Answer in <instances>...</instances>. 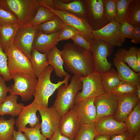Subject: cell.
Instances as JSON below:
<instances>
[{"label":"cell","instance_id":"obj_1","mask_svg":"<svg viewBox=\"0 0 140 140\" xmlns=\"http://www.w3.org/2000/svg\"><path fill=\"white\" fill-rule=\"evenodd\" d=\"M61 51L64 67L73 75L80 78L94 72V61L90 50L68 43L64 45Z\"/></svg>","mask_w":140,"mask_h":140},{"label":"cell","instance_id":"obj_2","mask_svg":"<svg viewBox=\"0 0 140 140\" xmlns=\"http://www.w3.org/2000/svg\"><path fill=\"white\" fill-rule=\"evenodd\" d=\"M54 69L48 65L38 77V82L34 96L33 101L40 107L47 108L50 97L61 85H68V81L70 75L68 74L62 81L56 83H52L50 80L51 73Z\"/></svg>","mask_w":140,"mask_h":140},{"label":"cell","instance_id":"obj_3","mask_svg":"<svg viewBox=\"0 0 140 140\" xmlns=\"http://www.w3.org/2000/svg\"><path fill=\"white\" fill-rule=\"evenodd\" d=\"M82 87L79 78L73 75L68 86L62 85L57 89V97L52 106L58 111L61 118L72 109L76 94L82 89Z\"/></svg>","mask_w":140,"mask_h":140},{"label":"cell","instance_id":"obj_4","mask_svg":"<svg viewBox=\"0 0 140 140\" xmlns=\"http://www.w3.org/2000/svg\"><path fill=\"white\" fill-rule=\"evenodd\" d=\"M3 50L8 58V67L11 79L17 73L35 76L30 60L18 48L13 44L6 47Z\"/></svg>","mask_w":140,"mask_h":140},{"label":"cell","instance_id":"obj_5","mask_svg":"<svg viewBox=\"0 0 140 140\" xmlns=\"http://www.w3.org/2000/svg\"><path fill=\"white\" fill-rule=\"evenodd\" d=\"M14 83L10 87V94L19 95L23 101H26L34 96L38 79L35 76L25 73H17L12 77Z\"/></svg>","mask_w":140,"mask_h":140},{"label":"cell","instance_id":"obj_6","mask_svg":"<svg viewBox=\"0 0 140 140\" xmlns=\"http://www.w3.org/2000/svg\"><path fill=\"white\" fill-rule=\"evenodd\" d=\"M9 11L16 16L20 26L28 24L35 16L40 0H6Z\"/></svg>","mask_w":140,"mask_h":140},{"label":"cell","instance_id":"obj_7","mask_svg":"<svg viewBox=\"0 0 140 140\" xmlns=\"http://www.w3.org/2000/svg\"><path fill=\"white\" fill-rule=\"evenodd\" d=\"M79 78L82 83V90L76 93L74 104L88 98L96 97L105 93L100 74L93 72Z\"/></svg>","mask_w":140,"mask_h":140},{"label":"cell","instance_id":"obj_8","mask_svg":"<svg viewBox=\"0 0 140 140\" xmlns=\"http://www.w3.org/2000/svg\"><path fill=\"white\" fill-rule=\"evenodd\" d=\"M90 43V50L94 61L93 72L100 74L109 71L111 68V64L108 61L107 57L112 53L113 48L98 39H94Z\"/></svg>","mask_w":140,"mask_h":140},{"label":"cell","instance_id":"obj_9","mask_svg":"<svg viewBox=\"0 0 140 140\" xmlns=\"http://www.w3.org/2000/svg\"><path fill=\"white\" fill-rule=\"evenodd\" d=\"M45 7L54 12L66 24L75 28L78 32L89 43L94 39L92 34L93 30L86 19L80 18L65 11L58 10L48 7Z\"/></svg>","mask_w":140,"mask_h":140},{"label":"cell","instance_id":"obj_10","mask_svg":"<svg viewBox=\"0 0 140 140\" xmlns=\"http://www.w3.org/2000/svg\"><path fill=\"white\" fill-rule=\"evenodd\" d=\"M38 31L37 26H20L15 35L13 45L30 60L34 40Z\"/></svg>","mask_w":140,"mask_h":140},{"label":"cell","instance_id":"obj_11","mask_svg":"<svg viewBox=\"0 0 140 140\" xmlns=\"http://www.w3.org/2000/svg\"><path fill=\"white\" fill-rule=\"evenodd\" d=\"M88 14L86 19L93 30L101 29L110 22L106 18L103 0H86Z\"/></svg>","mask_w":140,"mask_h":140},{"label":"cell","instance_id":"obj_12","mask_svg":"<svg viewBox=\"0 0 140 140\" xmlns=\"http://www.w3.org/2000/svg\"><path fill=\"white\" fill-rule=\"evenodd\" d=\"M38 111L41 119V131L46 138H50L59 128L61 118L60 114L53 106L50 108L40 107Z\"/></svg>","mask_w":140,"mask_h":140},{"label":"cell","instance_id":"obj_13","mask_svg":"<svg viewBox=\"0 0 140 140\" xmlns=\"http://www.w3.org/2000/svg\"><path fill=\"white\" fill-rule=\"evenodd\" d=\"M94 103L96 111V120L105 117H114L117 112L118 97L110 93H105L95 97Z\"/></svg>","mask_w":140,"mask_h":140},{"label":"cell","instance_id":"obj_14","mask_svg":"<svg viewBox=\"0 0 140 140\" xmlns=\"http://www.w3.org/2000/svg\"><path fill=\"white\" fill-rule=\"evenodd\" d=\"M120 23L115 21L110 22L101 29L93 30L94 39L100 40L111 48L119 47L123 45L119 36Z\"/></svg>","mask_w":140,"mask_h":140},{"label":"cell","instance_id":"obj_15","mask_svg":"<svg viewBox=\"0 0 140 140\" xmlns=\"http://www.w3.org/2000/svg\"><path fill=\"white\" fill-rule=\"evenodd\" d=\"M94 99L88 98L77 103L72 108L81 124L93 125L96 121V111L94 104Z\"/></svg>","mask_w":140,"mask_h":140},{"label":"cell","instance_id":"obj_16","mask_svg":"<svg viewBox=\"0 0 140 140\" xmlns=\"http://www.w3.org/2000/svg\"><path fill=\"white\" fill-rule=\"evenodd\" d=\"M93 125L98 135H112L121 133L127 130L124 122L116 120L113 116L101 118L96 120Z\"/></svg>","mask_w":140,"mask_h":140},{"label":"cell","instance_id":"obj_17","mask_svg":"<svg viewBox=\"0 0 140 140\" xmlns=\"http://www.w3.org/2000/svg\"><path fill=\"white\" fill-rule=\"evenodd\" d=\"M114 55L113 62L117 69L121 81L131 83L136 86L140 85V74L134 72L127 65L123 59L121 48Z\"/></svg>","mask_w":140,"mask_h":140},{"label":"cell","instance_id":"obj_18","mask_svg":"<svg viewBox=\"0 0 140 140\" xmlns=\"http://www.w3.org/2000/svg\"><path fill=\"white\" fill-rule=\"evenodd\" d=\"M40 107L34 101L27 106H23L15 121L18 131L22 132L27 124H29L31 128H33L39 122L36 114Z\"/></svg>","mask_w":140,"mask_h":140},{"label":"cell","instance_id":"obj_19","mask_svg":"<svg viewBox=\"0 0 140 140\" xmlns=\"http://www.w3.org/2000/svg\"><path fill=\"white\" fill-rule=\"evenodd\" d=\"M53 3L54 9L65 11L86 19L88 11L85 0H68L64 2L63 0H53Z\"/></svg>","mask_w":140,"mask_h":140},{"label":"cell","instance_id":"obj_20","mask_svg":"<svg viewBox=\"0 0 140 140\" xmlns=\"http://www.w3.org/2000/svg\"><path fill=\"white\" fill-rule=\"evenodd\" d=\"M81 125L75 113L71 109L61 118L59 128L62 135L74 140Z\"/></svg>","mask_w":140,"mask_h":140},{"label":"cell","instance_id":"obj_21","mask_svg":"<svg viewBox=\"0 0 140 140\" xmlns=\"http://www.w3.org/2000/svg\"><path fill=\"white\" fill-rule=\"evenodd\" d=\"M118 97V104L117 112L113 117L117 121L124 122L134 107L139 102L136 92Z\"/></svg>","mask_w":140,"mask_h":140},{"label":"cell","instance_id":"obj_22","mask_svg":"<svg viewBox=\"0 0 140 140\" xmlns=\"http://www.w3.org/2000/svg\"><path fill=\"white\" fill-rule=\"evenodd\" d=\"M61 31L54 33L47 34L38 30L34 40L32 49L37 50L41 53H47L58 44Z\"/></svg>","mask_w":140,"mask_h":140},{"label":"cell","instance_id":"obj_23","mask_svg":"<svg viewBox=\"0 0 140 140\" xmlns=\"http://www.w3.org/2000/svg\"><path fill=\"white\" fill-rule=\"evenodd\" d=\"M46 57L49 65L53 67L56 76L62 78L68 74L64 69V62L61 57V51L56 46L47 53Z\"/></svg>","mask_w":140,"mask_h":140},{"label":"cell","instance_id":"obj_24","mask_svg":"<svg viewBox=\"0 0 140 140\" xmlns=\"http://www.w3.org/2000/svg\"><path fill=\"white\" fill-rule=\"evenodd\" d=\"M17 95L10 94L7 96L4 101L0 104V115H10L12 117L18 116L24 106L22 103H18Z\"/></svg>","mask_w":140,"mask_h":140},{"label":"cell","instance_id":"obj_25","mask_svg":"<svg viewBox=\"0 0 140 140\" xmlns=\"http://www.w3.org/2000/svg\"><path fill=\"white\" fill-rule=\"evenodd\" d=\"M20 26L19 23L0 26V44L3 50L13 44L15 35Z\"/></svg>","mask_w":140,"mask_h":140},{"label":"cell","instance_id":"obj_26","mask_svg":"<svg viewBox=\"0 0 140 140\" xmlns=\"http://www.w3.org/2000/svg\"><path fill=\"white\" fill-rule=\"evenodd\" d=\"M124 122L127 125L128 132L134 137L140 128V101L134 107Z\"/></svg>","mask_w":140,"mask_h":140},{"label":"cell","instance_id":"obj_27","mask_svg":"<svg viewBox=\"0 0 140 140\" xmlns=\"http://www.w3.org/2000/svg\"><path fill=\"white\" fill-rule=\"evenodd\" d=\"M100 75L105 93H109L114 89L118 85L121 81L117 71L112 68L109 71L102 73Z\"/></svg>","mask_w":140,"mask_h":140},{"label":"cell","instance_id":"obj_28","mask_svg":"<svg viewBox=\"0 0 140 140\" xmlns=\"http://www.w3.org/2000/svg\"><path fill=\"white\" fill-rule=\"evenodd\" d=\"M46 53H41L33 49L30 61L36 76L38 78L49 65Z\"/></svg>","mask_w":140,"mask_h":140},{"label":"cell","instance_id":"obj_29","mask_svg":"<svg viewBox=\"0 0 140 140\" xmlns=\"http://www.w3.org/2000/svg\"><path fill=\"white\" fill-rule=\"evenodd\" d=\"M66 25L59 17L56 16L52 20L39 24L37 27L39 31L43 33L50 34L61 30Z\"/></svg>","mask_w":140,"mask_h":140},{"label":"cell","instance_id":"obj_30","mask_svg":"<svg viewBox=\"0 0 140 140\" xmlns=\"http://www.w3.org/2000/svg\"><path fill=\"white\" fill-rule=\"evenodd\" d=\"M56 16L50 10L40 5L35 16L27 25L36 27L42 23L52 20Z\"/></svg>","mask_w":140,"mask_h":140},{"label":"cell","instance_id":"obj_31","mask_svg":"<svg viewBox=\"0 0 140 140\" xmlns=\"http://www.w3.org/2000/svg\"><path fill=\"white\" fill-rule=\"evenodd\" d=\"M125 20L134 26L140 25V0H131Z\"/></svg>","mask_w":140,"mask_h":140},{"label":"cell","instance_id":"obj_32","mask_svg":"<svg viewBox=\"0 0 140 140\" xmlns=\"http://www.w3.org/2000/svg\"><path fill=\"white\" fill-rule=\"evenodd\" d=\"M15 121L13 117L8 120L0 117V140H12Z\"/></svg>","mask_w":140,"mask_h":140},{"label":"cell","instance_id":"obj_33","mask_svg":"<svg viewBox=\"0 0 140 140\" xmlns=\"http://www.w3.org/2000/svg\"><path fill=\"white\" fill-rule=\"evenodd\" d=\"M98 135L93 125L82 124L74 140H94Z\"/></svg>","mask_w":140,"mask_h":140},{"label":"cell","instance_id":"obj_34","mask_svg":"<svg viewBox=\"0 0 140 140\" xmlns=\"http://www.w3.org/2000/svg\"><path fill=\"white\" fill-rule=\"evenodd\" d=\"M123 60L127 63L133 71L137 73L136 67V55L138 48L133 46L128 50L123 48H121Z\"/></svg>","mask_w":140,"mask_h":140},{"label":"cell","instance_id":"obj_35","mask_svg":"<svg viewBox=\"0 0 140 140\" xmlns=\"http://www.w3.org/2000/svg\"><path fill=\"white\" fill-rule=\"evenodd\" d=\"M136 86L131 83L121 81L118 85L109 93L118 96L136 92Z\"/></svg>","mask_w":140,"mask_h":140},{"label":"cell","instance_id":"obj_36","mask_svg":"<svg viewBox=\"0 0 140 140\" xmlns=\"http://www.w3.org/2000/svg\"><path fill=\"white\" fill-rule=\"evenodd\" d=\"M131 0H116L115 21L120 23L125 20L129 4Z\"/></svg>","mask_w":140,"mask_h":140},{"label":"cell","instance_id":"obj_37","mask_svg":"<svg viewBox=\"0 0 140 140\" xmlns=\"http://www.w3.org/2000/svg\"><path fill=\"white\" fill-rule=\"evenodd\" d=\"M18 23L17 17L13 12L0 8V26Z\"/></svg>","mask_w":140,"mask_h":140},{"label":"cell","instance_id":"obj_38","mask_svg":"<svg viewBox=\"0 0 140 140\" xmlns=\"http://www.w3.org/2000/svg\"><path fill=\"white\" fill-rule=\"evenodd\" d=\"M40 127L41 123L39 122L33 128L25 127L22 131L24 133L29 140H46V138L40 132Z\"/></svg>","mask_w":140,"mask_h":140},{"label":"cell","instance_id":"obj_39","mask_svg":"<svg viewBox=\"0 0 140 140\" xmlns=\"http://www.w3.org/2000/svg\"><path fill=\"white\" fill-rule=\"evenodd\" d=\"M104 12L110 22L115 21L116 11V0H103Z\"/></svg>","mask_w":140,"mask_h":140},{"label":"cell","instance_id":"obj_40","mask_svg":"<svg viewBox=\"0 0 140 140\" xmlns=\"http://www.w3.org/2000/svg\"><path fill=\"white\" fill-rule=\"evenodd\" d=\"M8 58L0 44V75L5 81L11 79L9 73L7 65Z\"/></svg>","mask_w":140,"mask_h":140},{"label":"cell","instance_id":"obj_41","mask_svg":"<svg viewBox=\"0 0 140 140\" xmlns=\"http://www.w3.org/2000/svg\"><path fill=\"white\" fill-rule=\"evenodd\" d=\"M134 29V26L125 20L120 23L119 36L122 43L124 41L126 38L131 39Z\"/></svg>","mask_w":140,"mask_h":140},{"label":"cell","instance_id":"obj_42","mask_svg":"<svg viewBox=\"0 0 140 140\" xmlns=\"http://www.w3.org/2000/svg\"><path fill=\"white\" fill-rule=\"evenodd\" d=\"M78 32L77 30L74 27L66 24L61 30L58 40L60 41L72 39Z\"/></svg>","mask_w":140,"mask_h":140},{"label":"cell","instance_id":"obj_43","mask_svg":"<svg viewBox=\"0 0 140 140\" xmlns=\"http://www.w3.org/2000/svg\"><path fill=\"white\" fill-rule=\"evenodd\" d=\"M73 44L85 50H90V43L86 40L83 36L77 33L72 39Z\"/></svg>","mask_w":140,"mask_h":140},{"label":"cell","instance_id":"obj_44","mask_svg":"<svg viewBox=\"0 0 140 140\" xmlns=\"http://www.w3.org/2000/svg\"><path fill=\"white\" fill-rule=\"evenodd\" d=\"M5 81L4 79L0 75V104L5 99L7 96V94L10 90V87L6 86Z\"/></svg>","mask_w":140,"mask_h":140},{"label":"cell","instance_id":"obj_45","mask_svg":"<svg viewBox=\"0 0 140 140\" xmlns=\"http://www.w3.org/2000/svg\"><path fill=\"white\" fill-rule=\"evenodd\" d=\"M134 138L127 130L121 134L111 135L110 140H133Z\"/></svg>","mask_w":140,"mask_h":140},{"label":"cell","instance_id":"obj_46","mask_svg":"<svg viewBox=\"0 0 140 140\" xmlns=\"http://www.w3.org/2000/svg\"><path fill=\"white\" fill-rule=\"evenodd\" d=\"M131 39L132 43L136 44L140 43V25L134 26Z\"/></svg>","mask_w":140,"mask_h":140},{"label":"cell","instance_id":"obj_47","mask_svg":"<svg viewBox=\"0 0 140 140\" xmlns=\"http://www.w3.org/2000/svg\"><path fill=\"white\" fill-rule=\"evenodd\" d=\"M49 139V140H73L62 135L59 128L54 132L52 137Z\"/></svg>","mask_w":140,"mask_h":140},{"label":"cell","instance_id":"obj_48","mask_svg":"<svg viewBox=\"0 0 140 140\" xmlns=\"http://www.w3.org/2000/svg\"><path fill=\"white\" fill-rule=\"evenodd\" d=\"M22 132L14 130L13 132L12 140H29L26 135Z\"/></svg>","mask_w":140,"mask_h":140},{"label":"cell","instance_id":"obj_49","mask_svg":"<svg viewBox=\"0 0 140 140\" xmlns=\"http://www.w3.org/2000/svg\"><path fill=\"white\" fill-rule=\"evenodd\" d=\"M111 135L107 134L98 135L94 140H110Z\"/></svg>","mask_w":140,"mask_h":140},{"label":"cell","instance_id":"obj_50","mask_svg":"<svg viewBox=\"0 0 140 140\" xmlns=\"http://www.w3.org/2000/svg\"><path fill=\"white\" fill-rule=\"evenodd\" d=\"M136 67L137 73L140 74V48L138 49L136 55Z\"/></svg>","mask_w":140,"mask_h":140},{"label":"cell","instance_id":"obj_51","mask_svg":"<svg viewBox=\"0 0 140 140\" xmlns=\"http://www.w3.org/2000/svg\"><path fill=\"white\" fill-rule=\"evenodd\" d=\"M136 86L137 89L136 93L137 94L139 99H140V85H138Z\"/></svg>","mask_w":140,"mask_h":140},{"label":"cell","instance_id":"obj_52","mask_svg":"<svg viewBox=\"0 0 140 140\" xmlns=\"http://www.w3.org/2000/svg\"><path fill=\"white\" fill-rule=\"evenodd\" d=\"M133 140H138L136 139V138L134 137V139Z\"/></svg>","mask_w":140,"mask_h":140}]
</instances>
